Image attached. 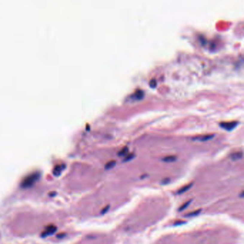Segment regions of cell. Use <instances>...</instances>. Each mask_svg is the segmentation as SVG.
Instances as JSON below:
<instances>
[{
    "label": "cell",
    "instance_id": "cell-4",
    "mask_svg": "<svg viewBox=\"0 0 244 244\" xmlns=\"http://www.w3.org/2000/svg\"><path fill=\"white\" fill-rule=\"evenodd\" d=\"M214 136V135H200L197 136V137H195L193 138V140H198V141H208V140L211 139Z\"/></svg>",
    "mask_w": 244,
    "mask_h": 244
},
{
    "label": "cell",
    "instance_id": "cell-12",
    "mask_svg": "<svg viewBox=\"0 0 244 244\" xmlns=\"http://www.w3.org/2000/svg\"><path fill=\"white\" fill-rule=\"evenodd\" d=\"M134 156H135V155L133 153H130V154L127 155L125 156V158H124L123 161L124 162H127V161H130V160H132V158H134Z\"/></svg>",
    "mask_w": 244,
    "mask_h": 244
},
{
    "label": "cell",
    "instance_id": "cell-9",
    "mask_svg": "<svg viewBox=\"0 0 244 244\" xmlns=\"http://www.w3.org/2000/svg\"><path fill=\"white\" fill-rule=\"evenodd\" d=\"M191 185H192V184H188V185H185L183 187H182L181 190H179V191H178V194H181V193H183L186 192L187 190H188L190 188Z\"/></svg>",
    "mask_w": 244,
    "mask_h": 244
},
{
    "label": "cell",
    "instance_id": "cell-2",
    "mask_svg": "<svg viewBox=\"0 0 244 244\" xmlns=\"http://www.w3.org/2000/svg\"><path fill=\"white\" fill-rule=\"evenodd\" d=\"M57 231V227L54 225H47V226L45 228V230L43 231L42 234V237L45 238L47 237V236H50V235L54 234Z\"/></svg>",
    "mask_w": 244,
    "mask_h": 244
},
{
    "label": "cell",
    "instance_id": "cell-14",
    "mask_svg": "<svg viewBox=\"0 0 244 244\" xmlns=\"http://www.w3.org/2000/svg\"><path fill=\"white\" fill-rule=\"evenodd\" d=\"M191 202V201H189L188 202H187V203H185V204H184V205H182V206L180 208H179V211H183L184 209H185V208L186 207H187L189 205V204H190V203Z\"/></svg>",
    "mask_w": 244,
    "mask_h": 244
},
{
    "label": "cell",
    "instance_id": "cell-10",
    "mask_svg": "<svg viewBox=\"0 0 244 244\" xmlns=\"http://www.w3.org/2000/svg\"><path fill=\"white\" fill-rule=\"evenodd\" d=\"M127 152H128V147H124L119 151V152H118V155L120 156H123V155H126Z\"/></svg>",
    "mask_w": 244,
    "mask_h": 244
},
{
    "label": "cell",
    "instance_id": "cell-11",
    "mask_svg": "<svg viewBox=\"0 0 244 244\" xmlns=\"http://www.w3.org/2000/svg\"><path fill=\"white\" fill-rule=\"evenodd\" d=\"M62 167H57L54 168V170L53 171V173L54 176H59L60 174V173L62 172Z\"/></svg>",
    "mask_w": 244,
    "mask_h": 244
},
{
    "label": "cell",
    "instance_id": "cell-16",
    "mask_svg": "<svg viewBox=\"0 0 244 244\" xmlns=\"http://www.w3.org/2000/svg\"><path fill=\"white\" fill-rule=\"evenodd\" d=\"M156 85H157V83H156L155 80V79L151 80L150 82V86L155 87L156 86Z\"/></svg>",
    "mask_w": 244,
    "mask_h": 244
},
{
    "label": "cell",
    "instance_id": "cell-8",
    "mask_svg": "<svg viewBox=\"0 0 244 244\" xmlns=\"http://www.w3.org/2000/svg\"><path fill=\"white\" fill-rule=\"evenodd\" d=\"M176 160V157L174 155H170V156H167V157H165L163 158V161L165 162H167V163H171V162H173Z\"/></svg>",
    "mask_w": 244,
    "mask_h": 244
},
{
    "label": "cell",
    "instance_id": "cell-1",
    "mask_svg": "<svg viewBox=\"0 0 244 244\" xmlns=\"http://www.w3.org/2000/svg\"><path fill=\"white\" fill-rule=\"evenodd\" d=\"M39 179V173H34L27 177H25L22 180L21 183V187L22 188H28L33 186L34 184Z\"/></svg>",
    "mask_w": 244,
    "mask_h": 244
},
{
    "label": "cell",
    "instance_id": "cell-6",
    "mask_svg": "<svg viewBox=\"0 0 244 244\" xmlns=\"http://www.w3.org/2000/svg\"><path fill=\"white\" fill-rule=\"evenodd\" d=\"M242 157H243V152H242L241 151H240V152H236L231 155V158H232L234 161H236V160L241 159V158H242Z\"/></svg>",
    "mask_w": 244,
    "mask_h": 244
},
{
    "label": "cell",
    "instance_id": "cell-3",
    "mask_svg": "<svg viewBox=\"0 0 244 244\" xmlns=\"http://www.w3.org/2000/svg\"><path fill=\"white\" fill-rule=\"evenodd\" d=\"M237 124H238L237 121L222 122V123H220V125H221V127H223V128L225 129V130H232V129H234V127L237 125Z\"/></svg>",
    "mask_w": 244,
    "mask_h": 244
},
{
    "label": "cell",
    "instance_id": "cell-5",
    "mask_svg": "<svg viewBox=\"0 0 244 244\" xmlns=\"http://www.w3.org/2000/svg\"><path fill=\"white\" fill-rule=\"evenodd\" d=\"M143 96H144V92L143 90H139L136 91L132 97H133L135 100H141L143 97Z\"/></svg>",
    "mask_w": 244,
    "mask_h": 244
},
{
    "label": "cell",
    "instance_id": "cell-15",
    "mask_svg": "<svg viewBox=\"0 0 244 244\" xmlns=\"http://www.w3.org/2000/svg\"><path fill=\"white\" fill-rule=\"evenodd\" d=\"M109 208H110V205H107V206H105V208H104L103 209V211H102V212H101V214H106V213L107 212V211H108V210H109Z\"/></svg>",
    "mask_w": 244,
    "mask_h": 244
},
{
    "label": "cell",
    "instance_id": "cell-7",
    "mask_svg": "<svg viewBox=\"0 0 244 244\" xmlns=\"http://www.w3.org/2000/svg\"><path fill=\"white\" fill-rule=\"evenodd\" d=\"M115 164H116L115 161H109L108 163H107L106 165H105V169H106V170H110V169H112V167H115Z\"/></svg>",
    "mask_w": 244,
    "mask_h": 244
},
{
    "label": "cell",
    "instance_id": "cell-13",
    "mask_svg": "<svg viewBox=\"0 0 244 244\" xmlns=\"http://www.w3.org/2000/svg\"><path fill=\"white\" fill-rule=\"evenodd\" d=\"M201 210H198V211H193V212H191L190 214H188L187 215H186L185 216H187V217H190V216H197L200 214V212H201Z\"/></svg>",
    "mask_w": 244,
    "mask_h": 244
}]
</instances>
